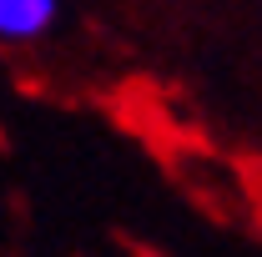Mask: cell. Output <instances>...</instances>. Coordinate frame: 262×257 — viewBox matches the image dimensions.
I'll list each match as a JSON object with an SVG mask.
<instances>
[{"label":"cell","mask_w":262,"mask_h":257,"mask_svg":"<svg viewBox=\"0 0 262 257\" xmlns=\"http://www.w3.org/2000/svg\"><path fill=\"white\" fill-rule=\"evenodd\" d=\"M61 26V0H0V46H35Z\"/></svg>","instance_id":"6da1fadb"}]
</instances>
